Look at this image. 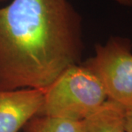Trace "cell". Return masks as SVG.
<instances>
[{
	"label": "cell",
	"mask_w": 132,
	"mask_h": 132,
	"mask_svg": "<svg viewBox=\"0 0 132 132\" xmlns=\"http://www.w3.org/2000/svg\"><path fill=\"white\" fill-rule=\"evenodd\" d=\"M85 49L68 0H13L0 8V90L46 89Z\"/></svg>",
	"instance_id": "1"
},
{
	"label": "cell",
	"mask_w": 132,
	"mask_h": 132,
	"mask_svg": "<svg viewBox=\"0 0 132 132\" xmlns=\"http://www.w3.org/2000/svg\"><path fill=\"white\" fill-rule=\"evenodd\" d=\"M106 100L100 79L81 63L68 68L45 89L38 115L82 121Z\"/></svg>",
	"instance_id": "2"
},
{
	"label": "cell",
	"mask_w": 132,
	"mask_h": 132,
	"mask_svg": "<svg viewBox=\"0 0 132 132\" xmlns=\"http://www.w3.org/2000/svg\"><path fill=\"white\" fill-rule=\"evenodd\" d=\"M100 79L107 99L132 109V41L111 36L95 46V55L82 63Z\"/></svg>",
	"instance_id": "3"
},
{
	"label": "cell",
	"mask_w": 132,
	"mask_h": 132,
	"mask_svg": "<svg viewBox=\"0 0 132 132\" xmlns=\"http://www.w3.org/2000/svg\"><path fill=\"white\" fill-rule=\"evenodd\" d=\"M45 89L0 90V132H19L42 107Z\"/></svg>",
	"instance_id": "4"
},
{
	"label": "cell",
	"mask_w": 132,
	"mask_h": 132,
	"mask_svg": "<svg viewBox=\"0 0 132 132\" xmlns=\"http://www.w3.org/2000/svg\"><path fill=\"white\" fill-rule=\"evenodd\" d=\"M81 132H126V109L107 99L81 121Z\"/></svg>",
	"instance_id": "5"
},
{
	"label": "cell",
	"mask_w": 132,
	"mask_h": 132,
	"mask_svg": "<svg viewBox=\"0 0 132 132\" xmlns=\"http://www.w3.org/2000/svg\"><path fill=\"white\" fill-rule=\"evenodd\" d=\"M23 132H81V121L36 115L24 126Z\"/></svg>",
	"instance_id": "6"
},
{
	"label": "cell",
	"mask_w": 132,
	"mask_h": 132,
	"mask_svg": "<svg viewBox=\"0 0 132 132\" xmlns=\"http://www.w3.org/2000/svg\"><path fill=\"white\" fill-rule=\"evenodd\" d=\"M126 130L132 132V109H126Z\"/></svg>",
	"instance_id": "7"
},
{
	"label": "cell",
	"mask_w": 132,
	"mask_h": 132,
	"mask_svg": "<svg viewBox=\"0 0 132 132\" xmlns=\"http://www.w3.org/2000/svg\"><path fill=\"white\" fill-rule=\"evenodd\" d=\"M114 1L122 6L132 7V0H114Z\"/></svg>",
	"instance_id": "8"
},
{
	"label": "cell",
	"mask_w": 132,
	"mask_h": 132,
	"mask_svg": "<svg viewBox=\"0 0 132 132\" xmlns=\"http://www.w3.org/2000/svg\"><path fill=\"white\" fill-rule=\"evenodd\" d=\"M3 1H5V0H0V2H3Z\"/></svg>",
	"instance_id": "9"
}]
</instances>
